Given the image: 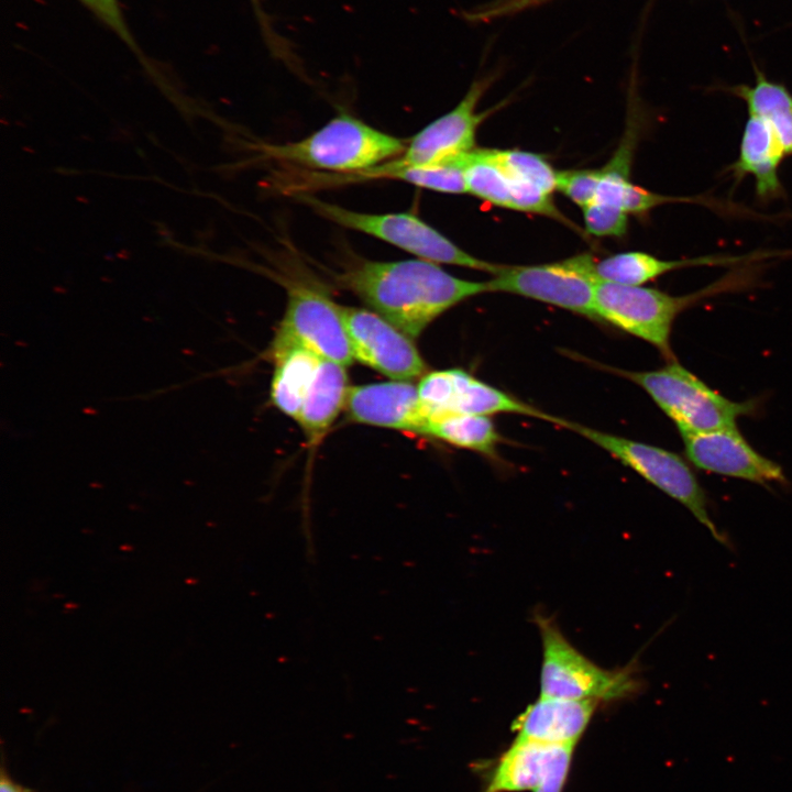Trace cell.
Returning <instances> with one entry per match:
<instances>
[{
  "instance_id": "cell-15",
  "label": "cell",
  "mask_w": 792,
  "mask_h": 792,
  "mask_svg": "<svg viewBox=\"0 0 792 792\" xmlns=\"http://www.w3.org/2000/svg\"><path fill=\"white\" fill-rule=\"evenodd\" d=\"M597 704L595 701L540 696L517 716L512 729L516 738L575 747Z\"/></svg>"
},
{
  "instance_id": "cell-19",
  "label": "cell",
  "mask_w": 792,
  "mask_h": 792,
  "mask_svg": "<svg viewBox=\"0 0 792 792\" xmlns=\"http://www.w3.org/2000/svg\"><path fill=\"white\" fill-rule=\"evenodd\" d=\"M345 366L321 359L297 417L309 442L317 443L328 431L348 394Z\"/></svg>"
},
{
  "instance_id": "cell-11",
  "label": "cell",
  "mask_w": 792,
  "mask_h": 792,
  "mask_svg": "<svg viewBox=\"0 0 792 792\" xmlns=\"http://www.w3.org/2000/svg\"><path fill=\"white\" fill-rule=\"evenodd\" d=\"M354 359L393 381H410L426 364L409 337L373 310L341 307Z\"/></svg>"
},
{
  "instance_id": "cell-22",
  "label": "cell",
  "mask_w": 792,
  "mask_h": 792,
  "mask_svg": "<svg viewBox=\"0 0 792 792\" xmlns=\"http://www.w3.org/2000/svg\"><path fill=\"white\" fill-rule=\"evenodd\" d=\"M425 435L487 457H495L501 442V436L487 416L469 414L430 418Z\"/></svg>"
},
{
  "instance_id": "cell-18",
  "label": "cell",
  "mask_w": 792,
  "mask_h": 792,
  "mask_svg": "<svg viewBox=\"0 0 792 792\" xmlns=\"http://www.w3.org/2000/svg\"><path fill=\"white\" fill-rule=\"evenodd\" d=\"M273 358L272 400L280 411L297 419L322 358L279 331L273 342Z\"/></svg>"
},
{
  "instance_id": "cell-6",
  "label": "cell",
  "mask_w": 792,
  "mask_h": 792,
  "mask_svg": "<svg viewBox=\"0 0 792 792\" xmlns=\"http://www.w3.org/2000/svg\"><path fill=\"white\" fill-rule=\"evenodd\" d=\"M536 623L542 646L540 696L600 703L640 689L634 668H602L578 650L551 618L538 614Z\"/></svg>"
},
{
  "instance_id": "cell-16",
  "label": "cell",
  "mask_w": 792,
  "mask_h": 792,
  "mask_svg": "<svg viewBox=\"0 0 792 792\" xmlns=\"http://www.w3.org/2000/svg\"><path fill=\"white\" fill-rule=\"evenodd\" d=\"M774 252H756L747 255H705L684 260H662L639 251L623 252L592 261V272L597 282L627 286H642L669 272L685 267L723 266L757 262Z\"/></svg>"
},
{
  "instance_id": "cell-8",
  "label": "cell",
  "mask_w": 792,
  "mask_h": 792,
  "mask_svg": "<svg viewBox=\"0 0 792 792\" xmlns=\"http://www.w3.org/2000/svg\"><path fill=\"white\" fill-rule=\"evenodd\" d=\"M492 80V77L474 80L462 100L416 133L400 155L356 172L355 183L389 179L399 169L453 162L473 151L477 128L486 116L477 112L476 106Z\"/></svg>"
},
{
  "instance_id": "cell-21",
  "label": "cell",
  "mask_w": 792,
  "mask_h": 792,
  "mask_svg": "<svg viewBox=\"0 0 792 792\" xmlns=\"http://www.w3.org/2000/svg\"><path fill=\"white\" fill-rule=\"evenodd\" d=\"M729 91L743 99L750 116L763 120L776 133L787 155H792V94L756 69L754 86L737 85Z\"/></svg>"
},
{
  "instance_id": "cell-10",
  "label": "cell",
  "mask_w": 792,
  "mask_h": 792,
  "mask_svg": "<svg viewBox=\"0 0 792 792\" xmlns=\"http://www.w3.org/2000/svg\"><path fill=\"white\" fill-rule=\"evenodd\" d=\"M279 332L343 366L355 359L341 306L309 284L288 282L287 305Z\"/></svg>"
},
{
  "instance_id": "cell-28",
  "label": "cell",
  "mask_w": 792,
  "mask_h": 792,
  "mask_svg": "<svg viewBox=\"0 0 792 792\" xmlns=\"http://www.w3.org/2000/svg\"><path fill=\"white\" fill-rule=\"evenodd\" d=\"M91 10L103 23L111 28L128 44L132 43L131 35L124 23L118 0H79Z\"/></svg>"
},
{
  "instance_id": "cell-17",
  "label": "cell",
  "mask_w": 792,
  "mask_h": 792,
  "mask_svg": "<svg viewBox=\"0 0 792 792\" xmlns=\"http://www.w3.org/2000/svg\"><path fill=\"white\" fill-rule=\"evenodd\" d=\"M785 156L773 130L760 118L749 114L744 128L738 158L728 170L736 182L746 175H751L756 183L757 198L768 202L784 195L778 172Z\"/></svg>"
},
{
  "instance_id": "cell-29",
  "label": "cell",
  "mask_w": 792,
  "mask_h": 792,
  "mask_svg": "<svg viewBox=\"0 0 792 792\" xmlns=\"http://www.w3.org/2000/svg\"><path fill=\"white\" fill-rule=\"evenodd\" d=\"M0 792H21V791L12 782L3 779L1 781Z\"/></svg>"
},
{
  "instance_id": "cell-14",
  "label": "cell",
  "mask_w": 792,
  "mask_h": 792,
  "mask_svg": "<svg viewBox=\"0 0 792 792\" xmlns=\"http://www.w3.org/2000/svg\"><path fill=\"white\" fill-rule=\"evenodd\" d=\"M574 748L515 738L482 792H535L556 772L571 768Z\"/></svg>"
},
{
  "instance_id": "cell-13",
  "label": "cell",
  "mask_w": 792,
  "mask_h": 792,
  "mask_svg": "<svg viewBox=\"0 0 792 792\" xmlns=\"http://www.w3.org/2000/svg\"><path fill=\"white\" fill-rule=\"evenodd\" d=\"M345 409L351 420L425 435L428 417L417 385L391 381L349 387Z\"/></svg>"
},
{
  "instance_id": "cell-20",
  "label": "cell",
  "mask_w": 792,
  "mask_h": 792,
  "mask_svg": "<svg viewBox=\"0 0 792 792\" xmlns=\"http://www.w3.org/2000/svg\"><path fill=\"white\" fill-rule=\"evenodd\" d=\"M454 371V392L449 414L488 416L494 414H519L557 424L553 417L531 407L508 394L473 377L461 369Z\"/></svg>"
},
{
  "instance_id": "cell-27",
  "label": "cell",
  "mask_w": 792,
  "mask_h": 792,
  "mask_svg": "<svg viewBox=\"0 0 792 792\" xmlns=\"http://www.w3.org/2000/svg\"><path fill=\"white\" fill-rule=\"evenodd\" d=\"M550 0H490L465 11L463 16L473 23H486L496 19L515 15L547 3Z\"/></svg>"
},
{
  "instance_id": "cell-5",
  "label": "cell",
  "mask_w": 792,
  "mask_h": 792,
  "mask_svg": "<svg viewBox=\"0 0 792 792\" xmlns=\"http://www.w3.org/2000/svg\"><path fill=\"white\" fill-rule=\"evenodd\" d=\"M297 199L321 218L342 228L358 231L392 244L416 258L485 271L492 275L504 265L480 260L453 243L437 229L410 212L367 213L298 194Z\"/></svg>"
},
{
  "instance_id": "cell-1",
  "label": "cell",
  "mask_w": 792,
  "mask_h": 792,
  "mask_svg": "<svg viewBox=\"0 0 792 792\" xmlns=\"http://www.w3.org/2000/svg\"><path fill=\"white\" fill-rule=\"evenodd\" d=\"M337 278L411 338L448 309L487 292L485 282L459 278L439 264L420 258L389 262L361 258L345 265Z\"/></svg>"
},
{
  "instance_id": "cell-4",
  "label": "cell",
  "mask_w": 792,
  "mask_h": 792,
  "mask_svg": "<svg viewBox=\"0 0 792 792\" xmlns=\"http://www.w3.org/2000/svg\"><path fill=\"white\" fill-rule=\"evenodd\" d=\"M615 372L644 388L682 437L737 428V419L755 407L751 402H733L721 395L674 359L654 371Z\"/></svg>"
},
{
  "instance_id": "cell-7",
  "label": "cell",
  "mask_w": 792,
  "mask_h": 792,
  "mask_svg": "<svg viewBox=\"0 0 792 792\" xmlns=\"http://www.w3.org/2000/svg\"><path fill=\"white\" fill-rule=\"evenodd\" d=\"M557 425L581 435L610 453L650 484L681 503L717 541L726 542L710 517L704 490L689 463L679 454L561 418L558 419Z\"/></svg>"
},
{
  "instance_id": "cell-3",
  "label": "cell",
  "mask_w": 792,
  "mask_h": 792,
  "mask_svg": "<svg viewBox=\"0 0 792 792\" xmlns=\"http://www.w3.org/2000/svg\"><path fill=\"white\" fill-rule=\"evenodd\" d=\"M741 275L732 274L684 296H672L650 287L598 282L594 299L596 319L647 341L670 361L673 359L670 336L678 315L696 301L741 283Z\"/></svg>"
},
{
  "instance_id": "cell-23",
  "label": "cell",
  "mask_w": 792,
  "mask_h": 792,
  "mask_svg": "<svg viewBox=\"0 0 792 792\" xmlns=\"http://www.w3.org/2000/svg\"><path fill=\"white\" fill-rule=\"evenodd\" d=\"M466 193L491 205L510 208L509 178L493 156L492 148L469 152L463 160Z\"/></svg>"
},
{
  "instance_id": "cell-25",
  "label": "cell",
  "mask_w": 792,
  "mask_h": 792,
  "mask_svg": "<svg viewBox=\"0 0 792 792\" xmlns=\"http://www.w3.org/2000/svg\"><path fill=\"white\" fill-rule=\"evenodd\" d=\"M601 176V168L557 170L556 190L583 209L594 201Z\"/></svg>"
},
{
  "instance_id": "cell-26",
  "label": "cell",
  "mask_w": 792,
  "mask_h": 792,
  "mask_svg": "<svg viewBox=\"0 0 792 792\" xmlns=\"http://www.w3.org/2000/svg\"><path fill=\"white\" fill-rule=\"evenodd\" d=\"M586 231L595 237H624L628 229V213L620 208L591 202L583 208Z\"/></svg>"
},
{
  "instance_id": "cell-12",
  "label": "cell",
  "mask_w": 792,
  "mask_h": 792,
  "mask_svg": "<svg viewBox=\"0 0 792 792\" xmlns=\"http://www.w3.org/2000/svg\"><path fill=\"white\" fill-rule=\"evenodd\" d=\"M682 438L685 454L697 469L759 484L784 481L781 466L757 452L737 428Z\"/></svg>"
},
{
  "instance_id": "cell-9",
  "label": "cell",
  "mask_w": 792,
  "mask_h": 792,
  "mask_svg": "<svg viewBox=\"0 0 792 792\" xmlns=\"http://www.w3.org/2000/svg\"><path fill=\"white\" fill-rule=\"evenodd\" d=\"M593 256L579 254L566 260L509 266L486 280L487 292L515 294L596 319Z\"/></svg>"
},
{
  "instance_id": "cell-2",
  "label": "cell",
  "mask_w": 792,
  "mask_h": 792,
  "mask_svg": "<svg viewBox=\"0 0 792 792\" xmlns=\"http://www.w3.org/2000/svg\"><path fill=\"white\" fill-rule=\"evenodd\" d=\"M406 141L341 112L305 139L264 144L265 157L328 174L360 172L400 155Z\"/></svg>"
},
{
  "instance_id": "cell-24",
  "label": "cell",
  "mask_w": 792,
  "mask_h": 792,
  "mask_svg": "<svg viewBox=\"0 0 792 792\" xmlns=\"http://www.w3.org/2000/svg\"><path fill=\"white\" fill-rule=\"evenodd\" d=\"M504 172L517 179L532 183L551 194L556 190L557 170L539 154L522 150L492 148Z\"/></svg>"
}]
</instances>
